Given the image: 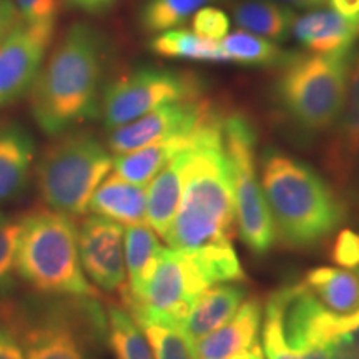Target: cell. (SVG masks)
<instances>
[{
  "mask_svg": "<svg viewBox=\"0 0 359 359\" xmlns=\"http://www.w3.org/2000/svg\"><path fill=\"white\" fill-rule=\"evenodd\" d=\"M65 0H15L22 20L25 24L55 25Z\"/></svg>",
  "mask_w": 359,
  "mask_h": 359,
  "instance_id": "836d02e7",
  "label": "cell"
},
{
  "mask_svg": "<svg viewBox=\"0 0 359 359\" xmlns=\"http://www.w3.org/2000/svg\"><path fill=\"white\" fill-rule=\"evenodd\" d=\"M212 288L187 255L161 248L154 271L137 294L122 303L133 320H154L180 325L198 296Z\"/></svg>",
  "mask_w": 359,
  "mask_h": 359,
  "instance_id": "30bf717a",
  "label": "cell"
},
{
  "mask_svg": "<svg viewBox=\"0 0 359 359\" xmlns=\"http://www.w3.org/2000/svg\"><path fill=\"white\" fill-rule=\"evenodd\" d=\"M35 158V143L19 125L0 127V205L25 191Z\"/></svg>",
  "mask_w": 359,
  "mask_h": 359,
  "instance_id": "ac0fdd59",
  "label": "cell"
},
{
  "mask_svg": "<svg viewBox=\"0 0 359 359\" xmlns=\"http://www.w3.org/2000/svg\"><path fill=\"white\" fill-rule=\"evenodd\" d=\"M330 257L339 268H359V233L351 228H343L336 233L331 245Z\"/></svg>",
  "mask_w": 359,
  "mask_h": 359,
  "instance_id": "d6a6232c",
  "label": "cell"
},
{
  "mask_svg": "<svg viewBox=\"0 0 359 359\" xmlns=\"http://www.w3.org/2000/svg\"><path fill=\"white\" fill-rule=\"evenodd\" d=\"M114 168L110 150L88 132L57 135L35 168L40 198L70 218L83 217L98 185Z\"/></svg>",
  "mask_w": 359,
  "mask_h": 359,
  "instance_id": "52a82bcc",
  "label": "cell"
},
{
  "mask_svg": "<svg viewBox=\"0 0 359 359\" xmlns=\"http://www.w3.org/2000/svg\"><path fill=\"white\" fill-rule=\"evenodd\" d=\"M123 238L122 224L97 215L85 218L79 228V257L85 276L103 293L118 294L120 302L128 296Z\"/></svg>",
  "mask_w": 359,
  "mask_h": 359,
  "instance_id": "8fae6325",
  "label": "cell"
},
{
  "mask_svg": "<svg viewBox=\"0 0 359 359\" xmlns=\"http://www.w3.org/2000/svg\"><path fill=\"white\" fill-rule=\"evenodd\" d=\"M193 133L185 137H172L130 154L116 155L114 158L115 173L135 185H150L151 180L167 167L168 161L190 145Z\"/></svg>",
  "mask_w": 359,
  "mask_h": 359,
  "instance_id": "603a6c76",
  "label": "cell"
},
{
  "mask_svg": "<svg viewBox=\"0 0 359 359\" xmlns=\"http://www.w3.org/2000/svg\"><path fill=\"white\" fill-rule=\"evenodd\" d=\"M259 182L276 240L286 248H316L348 219L349 205L334 185L286 151L264 148Z\"/></svg>",
  "mask_w": 359,
  "mask_h": 359,
  "instance_id": "7a4b0ae2",
  "label": "cell"
},
{
  "mask_svg": "<svg viewBox=\"0 0 359 359\" xmlns=\"http://www.w3.org/2000/svg\"><path fill=\"white\" fill-rule=\"evenodd\" d=\"M291 34L309 53L331 55L353 50L359 39V22L343 17L333 8H314L296 15Z\"/></svg>",
  "mask_w": 359,
  "mask_h": 359,
  "instance_id": "9a60e30c",
  "label": "cell"
},
{
  "mask_svg": "<svg viewBox=\"0 0 359 359\" xmlns=\"http://www.w3.org/2000/svg\"><path fill=\"white\" fill-rule=\"evenodd\" d=\"M231 64L245 67H278L288 65L298 53L283 50L276 42L258 37L245 30H235L224 37L222 42Z\"/></svg>",
  "mask_w": 359,
  "mask_h": 359,
  "instance_id": "484cf974",
  "label": "cell"
},
{
  "mask_svg": "<svg viewBox=\"0 0 359 359\" xmlns=\"http://www.w3.org/2000/svg\"><path fill=\"white\" fill-rule=\"evenodd\" d=\"M15 271L39 294H97L80 263L77 223L50 208L32 210L20 218Z\"/></svg>",
  "mask_w": 359,
  "mask_h": 359,
  "instance_id": "5b68a950",
  "label": "cell"
},
{
  "mask_svg": "<svg viewBox=\"0 0 359 359\" xmlns=\"http://www.w3.org/2000/svg\"><path fill=\"white\" fill-rule=\"evenodd\" d=\"M0 321L25 359H98L107 344V308L95 296H27L12 299Z\"/></svg>",
  "mask_w": 359,
  "mask_h": 359,
  "instance_id": "277c9868",
  "label": "cell"
},
{
  "mask_svg": "<svg viewBox=\"0 0 359 359\" xmlns=\"http://www.w3.org/2000/svg\"><path fill=\"white\" fill-rule=\"evenodd\" d=\"M190 22L193 32L206 40H212V42H222L230 34V17L226 12L215 6L200 8Z\"/></svg>",
  "mask_w": 359,
  "mask_h": 359,
  "instance_id": "1f68e13d",
  "label": "cell"
},
{
  "mask_svg": "<svg viewBox=\"0 0 359 359\" xmlns=\"http://www.w3.org/2000/svg\"><path fill=\"white\" fill-rule=\"evenodd\" d=\"M107 344L115 359H155L140 326L123 304H107Z\"/></svg>",
  "mask_w": 359,
  "mask_h": 359,
  "instance_id": "4316f807",
  "label": "cell"
},
{
  "mask_svg": "<svg viewBox=\"0 0 359 359\" xmlns=\"http://www.w3.org/2000/svg\"><path fill=\"white\" fill-rule=\"evenodd\" d=\"M215 109V103L205 97L167 103L133 122L110 130L109 150L115 156L125 155L167 138L185 137L195 132Z\"/></svg>",
  "mask_w": 359,
  "mask_h": 359,
  "instance_id": "7c38bea8",
  "label": "cell"
},
{
  "mask_svg": "<svg viewBox=\"0 0 359 359\" xmlns=\"http://www.w3.org/2000/svg\"><path fill=\"white\" fill-rule=\"evenodd\" d=\"M223 114L215 109L193 133L177 217L165 240L170 248L191 255L233 245L235 193L223 140Z\"/></svg>",
  "mask_w": 359,
  "mask_h": 359,
  "instance_id": "6da1fadb",
  "label": "cell"
},
{
  "mask_svg": "<svg viewBox=\"0 0 359 359\" xmlns=\"http://www.w3.org/2000/svg\"><path fill=\"white\" fill-rule=\"evenodd\" d=\"M148 47L155 55L165 58L208 62V64H231L222 43L206 40L187 29H173L155 34Z\"/></svg>",
  "mask_w": 359,
  "mask_h": 359,
  "instance_id": "cb8c5ba5",
  "label": "cell"
},
{
  "mask_svg": "<svg viewBox=\"0 0 359 359\" xmlns=\"http://www.w3.org/2000/svg\"><path fill=\"white\" fill-rule=\"evenodd\" d=\"M303 283L330 313L346 316L359 311V268H313Z\"/></svg>",
  "mask_w": 359,
  "mask_h": 359,
  "instance_id": "44dd1931",
  "label": "cell"
},
{
  "mask_svg": "<svg viewBox=\"0 0 359 359\" xmlns=\"http://www.w3.org/2000/svg\"><path fill=\"white\" fill-rule=\"evenodd\" d=\"M354 50L298 53L281 69L275 100L283 118L304 138L327 135L346 100Z\"/></svg>",
  "mask_w": 359,
  "mask_h": 359,
  "instance_id": "8992f818",
  "label": "cell"
},
{
  "mask_svg": "<svg viewBox=\"0 0 359 359\" xmlns=\"http://www.w3.org/2000/svg\"><path fill=\"white\" fill-rule=\"evenodd\" d=\"M65 2H70L72 6L82 8L85 12L98 13V12L107 11L115 0H65Z\"/></svg>",
  "mask_w": 359,
  "mask_h": 359,
  "instance_id": "8d00e7d4",
  "label": "cell"
},
{
  "mask_svg": "<svg viewBox=\"0 0 359 359\" xmlns=\"http://www.w3.org/2000/svg\"><path fill=\"white\" fill-rule=\"evenodd\" d=\"M188 147L168 161L167 167L151 180L147 190V223L163 240L177 217L182 200Z\"/></svg>",
  "mask_w": 359,
  "mask_h": 359,
  "instance_id": "d6986e66",
  "label": "cell"
},
{
  "mask_svg": "<svg viewBox=\"0 0 359 359\" xmlns=\"http://www.w3.org/2000/svg\"><path fill=\"white\" fill-rule=\"evenodd\" d=\"M198 97H203L198 75L143 67L120 75L105 88L102 97L103 125L110 132L167 103Z\"/></svg>",
  "mask_w": 359,
  "mask_h": 359,
  "instance_id": "9c48e42d",
  "label": "cell"
},
{
  "mask_svg": "<svg viewBox=\"0 0 359 359\" xmlns=\"http://www.w3.org/2000/svg\"><path fill=\"white\" fill-rule=\"evenodd\" d=\"M281 4L291 8H303V11H314V8H323L327 6L330 0H280Z\"/></svg>",
  "mask_w": 359,
  "mask_h": 359,
  "instance_id": "74e56055",
  "label": "cell"
},
{
  "mask_svg": "<svg viewBox=\"0 0 359 359\" xmlns=\"http://www.w3.org/2000/svg\"><path fill=\"white\" fill-rule=\"evenodd\" d=\"M246 293L248 291L240 283L215 285L198 296L180 326L196 343L230 321L245 303Z\"/></svg>",
  "mask_w": 359,
  "mask_h": 359,
  "instance_id": "e0dca14e",
  "label": "cell"
},
{
  "mask_svg": "<svg viewBox=\"0 0 359 359\" xmlns=\"http://www.w3.org/2000/svg\"><path fill=\"white\" fill-rule=\"evenodd\" d=\"M0 359H25L19 341L6 323L0 321Z\"/></svg>",
  "mask_w": 359,
  "mask_h": 359,
  "instance_id": "d590c367",
  "label": "cell"
},
{
  "mask_svg": "<svg viewBox=\"0 0 359 359\" xmlns=\"http://www.w3.org/2000/svg\"><path fill=\"white\" fill-rule=\"evenodd\" d=\"M235 359H266V358H264L263 349L259 348L258 344H255V346L251 348V349H248V351L238 354Z\"/></svg>",
  "mask_w": 359,
  "mask_h": 359,
  "instance_id": "f35d334b",
  "label": "cell"
},
{
  "mask_svg": "<svg viewBox=\"0 0 359 359\" xmlns=\"http://www.w3.org/2000/svg\"><path fill=\"white\" fill-rule=\"evenodd\" d=\"M150 344L155 359H198L195 343L180 325L154 320H135Z\"/></svg>",
  "mask_w": 359,
  "mask_h": 359,
  "instance_id": "f1b7e54d",
  "label": "cell"
},
{
  "mask_svg": "<svg viewBox=\"0 0 359 359\" xmlns=\"http://www.w3.org/2000/svg\"><path fill=\"white\" fill-rule=\"evenodd\" d=\"M20 235V219L0 212V318L13 299L15 257Z\"/></svg>",
  "mask_w": 359,
  "mask_h": 359,
  "instance_id": "f546056e",
  "label": "cell"
},
{
  "mask_svg": "<svg viewBox=\"0 0 359 359\" xmlns=\"http://www.w3.org/2000/svg\"><path fill=\"white\" fill-rule=\"evenodd\" d=\"M228 0H148L142 8L140 24L148 34L182 29L200 8Z\"/></svg>",
  "mask_w": 359,
  "mask_h": 359,
  "instance_id": "83f0119b",
  "label": "cell"
},
{
  "mask_svg": "<svg viewBox=\"0 0 359 359\" xmlns=\"http://www.w3.org/2000/svg\"><path fill=\"white\" fill-rule=\"evenodd\" d=\"M223 140L235 193L238 235L253 255L263 257L276 241L257 167L258 132L241 111L223 116Z\"/></svg>",
  "mask_w": 359,
  "mask_h": 359,
  "instance_id": "ba28073f",
  "label": "cell"
},
{
  "mask_svg": "<svg viewBox=\"0 0 359 359\" xmlns=\"http://www.w3.org/2000/svg\"><path fill=\"white\" fill-rule=\"evenodd\" d=\"M105 65V37L88 24L72 25L32 85L35 123L47 135H62L95 115Z\"/></svg>",
  "mask_w": 359,
  "mask_h": 359,
  "instance_id": "3957f363",
  "label": "cell"
},
{
  "mask_svg": "<svg viewBox=\"0 0 359 359\" xmlns=\"http://www.w3.org/2000/svg\"><path fill=\"white\" fill-rule=\"evenodd\" d=\"M263 308L258 298L245 299L235 316L213 333L196 341L198 359H235L258 344Z\"/></svg>",
  "mask_w": 359,
  "mask_h": 359,
  "instance_id": "2e32d148",
  "label": "cell"
},
{
  "mask_svg": "<svg viewBox=\"0 0 359 359\" xmlns=\"http://www.w3.org/2000/svg\"><path fill=\"white\" fill-rule=\"evenodd\" d=\"M240 30L271 42H283L291 35L296 13L280 0H236L231 7Z\"/></svg>",
  "mask_w": 359,
  "mask_h": 359,
  "instance_id": "7402d4cb",
  "label": "cell"
},
{
  "mask_svg": "<svg viewBox=\"0 0 359 359\" xmlns=\"http://www.w3.org/2000/svg\"><path fill=\"white\" fill-rule=\"evenodd\" d=\"M88 210L97 217L132 226L147 222L145 187L130 183L116 173L107 175L90 200Z\"/></svg>",
  "mask_w": 359,
  "mask_h": 359,
  "instance_id": "ffe728a7",
  "label": "cell"
},
{
  "mask_svg": "<svg viewBox=\"0 0 359 359\" xmlns=\"http://www.w3.org/2000/svg\"><path fill=\"white\" fill-rule=\"evenodd\" d=\"M323 165L344 200L359 203V53L354 55L346 100L326 135Z\"/></svg>",
  "mask_w": 359,
  "mask_h": 359,
  "instance_id": "4fadbf2b",
  "label": "cell"
},
{
  "mask_svg": "<svg viewBox=\"0 0 359 359\" xmlns=\"http://www.w3.org/2000/svg\"><path fill=\"white\" fill-rule=\"evenodd\" d=\"M123 245L125 266H127L128 278V296H133L140 291L143 283L151 275L163 246L160 243L158 235L151 230V226L147 222L127 226Z\"/></svg>",
  "mask_w": 359,
  "mask_h": 359,
  "instance_id": "d4e9b609",
  "label": "cell"
},
{
  "mask_svg": "<svg viewBox=\"0 0 359 359\" xmlns=\"http://www.w3.org/2000/svg\"><path fill=\"white\" fill-rule=\"evenodd\" d=\"M55 25L22 24L0 45V109L19 100L39 77Z\"/></svg>",
  "mask_w": 359,
  "mask_h": 359,
  "instance_id": "5bb4252c",
  "label": "cell"
},
{
  "mask_svg": "<svg viewBox=\"0 0 359 359\" xmlns=\"http://www.w3.org/2000/svg\"><path fill=\"white\" fill-rule=\"evenodd\" d=\"M24 24L19 8L12 0H0V45Z\"/></svg>",
  "mask_w": 359,
  "mask_h": 359,
  "instance_id": "e575fe53",
  "label": "cell"
},
{
  "mask_svg": "<svg viewBox=\"0 0 359 359\" xmlns=\"http://www.w3.org/2000/svg\"><path fill=\"white\" fill-rule=\"evenodd\" d=\"M327 359H359V311L346 316L331 313Z\"/></svg>",
  "mask_w": 359,
  "mask_h": 359,
  "instance_id": "4dcf8cb0",
  "label": "cell"
}]
</instances>
